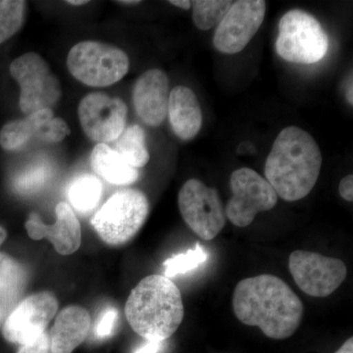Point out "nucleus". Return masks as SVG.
<instances>
[{
  "label": "nucleus",
  "instance_id": "obj_12",
  "mask_svg": "<svg viewBox=\"0 0 353 353\" xmlns=\"http://www.w3.org/2000/svg\"><path fill=\"white\" fill-rule=\"evenodd\" d=\"M58 301L50 292H39L23 299L8 315L2 327L7 341L24 345L46 332L57 314Z\"/></svg>",
  "mask_w": 353,
  "mask_h": 353
},
{
  "label": "nucleus",
  "instance_id": "obj_28",
  "mask_svg": "<svg viewBox=\"0 0 353 353\" xmlns=\"http://www.w3.org/2000/svg\"><path fill=\"white\" fill-rule=\"evenodd\" d=\"M339 192L341 196L347 201L352 202L353 201V176H345L341 181L339 185Z\"/></svg>",
  "mask_w": 353,
  "mask_h": 353
},
{
  "label": "nucleus",
  "instance_id": "obj_34",
  "mask_svg": "<svg viewBox=\"0 0 353 353\" xmlns=\"http://www.w3.org/2000/svg\"><path fill=\"white\" fill-rule=\"evenodd\" d=\"M67 3L71 4V6H83V4L88 3V0H78V1H76V0H71V1H67Z\"/></svg>",
  "mask_w": 353,
  "mask_h": 353
},
{
  "label": "nucleus",
  "instance_id": "obj_21",
  "mask_svg": "<svg viewBox=\"0 0 353 353\" xmlns=\"http://www.w3.org/2000/svg\"><path fill=\"white\" fill-rule=\"evenodd\" d=\"M102 192L101 181L92 174H83L74 179L70 185L68 199L78 212L85 214L99 205Z\"/></svg>",
  "mask_w": 353,
  "mask_h": 353
},
{
  "label": "nucleus",
  "instance_id": "obj_22",
  "mask_svg": "<svg viewBox=\"0 0 353 353\" xmlns=\"http://www.w3.org/2000/svg\"><path fill=\"white\" fill-rule=\"evenodd\" d=\"M27 283L24 267L6 252H0V301L13 303L22 294Z\"/></svg>",
  "mask_w": 353,
  "mask_h": 353
},
{
  "label": "nucleus",
  "instance_id": "obj_11",
  "mask_svg": "<svg viewBox=\"0 0 353 353\" xmlns=\"http://www.w3.org/2000/svg\"><path fill=\"white\" fill-rule=\"evenodd\" d=\"M78 115L88 138L108 145L116 141L126 129L128 108L119 97L92 92L81 101Z\"/></svg>",
  "mask_w": 353,
  "mask_h": 353
},
{
  "label": "nucleus",
  "instance_id": "obj_30",
  "mask_svg": "<svg viewBox=\"0 0 353 353\" xmlns=\"http://www.w3.org/2000/svg\"><path fill=\"white\" fill-rule=\"evenodd\" d=\"M169 3L179 7V8H182L183 10H189L192 6V2L190 1V0H171V1H169Z\"/></svg>",
  "mask_w": 353,
  "mask_h": 353
},
{
  "label": "nucleus",
  "instance_id": "obj_25",
  "mask_svg": "<svg viewBox=\"0 0 353 353\" xmlns=\"http://www.w3.org/2000/svg\"><path fill=\"white\" fill-rule=\"evenodd\" d=\"M208 259V252L201 243H197L196 248L188 250L185 253L174 255L164 262L165 277L173 278L196 269L205 263Z\"/></svg>",
  "mask_w": 353,
  "mask_h": 353
},
{
  "label": "nucleus",
  "instance_id": "obj_14",
  "mask_svg": "<svg viewBox=\"0 0 353 353\" xmlns=\"http://www.w3.org/2000/svg\"><path fill=\"white\" fill-rule=\"evenodd\" d=\"M70 132L65 120L55 117L51 109H43L4 125L0 130V146L7 152H14L22 150L34 139L58 143Z\"/></svg>",
  "mask_w": 353,
  "mask_h": 353
},
{
  "label": "nucleus",
  "instance_id": "obj_7",
  "mask_svg": "<svg viewBox=\"0 0 353 353\" xmlns=\"http://www.w3.org/2000/svg\"><path fill=\"white\" fill-rule=\"evenodd\" d=\"M9 72L20 85L19 106L26 115L43 109L52 110L61 99L59 79L38 53L27 52L16 58Z\"/></svg>",
  "mask_w": 353,
  "mask_h": 353
},
{
  "label": "nucleus",
  "instance_id": "obj_13",
  "mask_svg": "<svg viewBox=\"0 0 353 353\" xmlns=\"http://www.w3.org/2000/svg\"><path fill=\"white\" fill-rule=\"evenodd\" d=\"M266 2L240 0L234 2L221 20L213 38L214 48L224 54H236L245 50L263 24Z\"/></svg>",
  "mask_w": 353,
  "mask_h": 353
},
{
  "label": "nucleus",
  "instance_id": "obj_32",
  "mask_svg": "<svg viewBox=\"0 0 353 353\" xmlns=\"http://www.w3.org/2000/svg\"><path fill=\"white\" fill-rule=\"evenodd\" d=\"M352 85V76H350L347 83V90H345V97H347V101L350 105H353Z\"/></svg>",
  "mask_w": 353,
  "mask_h": 353
},
{
  "label": "nucleus",
  "instance_id": "obj_35",
  "mask_svg": "<svg viewBox=\"0 0 353 353\" xmlns=\"http://www.w3.org/2000/svg\"><path fill=\"white\" fill-rule=\"evenodd\" d=\"M118 3L125 4V6H136V4L141 3V1H118Z\"/></svg>",
  "mask_w": 353,
  "mask_h": 353
},
{
  "label": "nucleus",
  "instance_id": "obj_27",
  "mask_svg": "<svg viewBox=\"0 0 353 353\" xmlns=\"http://www.w3.org/2000/svg\"><path fill=\"white\" fill-rule=\"evenodd\" d=\"M17 353H51L50 334L44 332L36 340L21 345Z\"/></svg>",
  "mask_w": 353,
  "mask_h": 353
},
{
  "label": "nucleus",
  "instance_id": "obj_4",
  "mask_svg": "<svg viewBox=\"0 0 353 353\" xmlns=\"http://www.w3.org/2000/svg\"><path fill=\"white\" fill-rule=\"evenodd\" d=\"M150 202L141 190L126 189L112 194L92 217V226L106 245L129 243L145 225Z\"/></svg>",
  "mask_w": 353,
  "mask_h": 353
},
{
  "label": "nucleus",
  "instance_id": "obj_10",
  "mask_svg": "<svg viewBox=\"0 0 353 353\" xmlns=\"http://www.w3.org/2000/svg\"><path fill=\"white\" fill-rule=\"evenodd\" d=\"M289 269L299 289L313 297L331 296L347 275V266L341 259L305 250L290 255Z\"/></svg>",
  "mask_w": 353,
  "mask_h": 353
},
{
  "label": "nucleus",
  "instance_id": "obj_3",
  "mask_svg": "<svg viewBox=\"0 0 353 353\" xmlns=\"http://www.w3.org/2000/svg\"><path fill=\"white\" fill-rule=\"evenodd\" d=\"M125 314L130 326L141 338L165 341L182 324V294L170 279L157 274L148 276L132 289Z\"/></svg>",
  "mask_w": 353,
  "mask_h": 353
},
{
  "label": "nucleus",
  "instance_id": "obj_1",
  "mask_svg": "<svg viewBox=\"0 0 353 353\" xmlns=\"http://www.w3.org/2000/svg\"><path fill=\"white\" fill-rule=\"evenodd\" d=\"M233 309L246 326L273 340H285L303 322V301L282 279L263 274L243 279L234 290Z\"/></svg>",
  "mask_w": 353,
  "mask_h": 353
},
{
  "label": "nucleus",
  "instance_id": "obj_20",
  "mask_svg": "<svg viewBox=\"0 0 353 353\" xmlns=\"http://www.w3.org/2000/svg\"><path fill=\"white\" fill-rule=\"evenodd\" d=\"M113 145V150L134 168H143L150 161L145 130L139 125L127 127Z\"/></svg>",
  "mask_w": 353,
  "mask_h": 353
},
{
  "label": "nucleus",
  "instance_id": "obj_26",
  "mask_svg": "<svg viewBox=\"0 0 353 353\" xmlns=\"http://www.w3.org/2000/svg\"><path fill=\"white\" fill-rule=\"evenodd\" d=\"M118 318H119V312L113 306H109L105 310L102 311L95 324V336L99 340H105L112 336L117 326Z\"/></svg>",
  "mask_w": 353,
  "mask_h": 353
},
{
  "label": "nucleus",
  "instance_id": "obj_18",
  "mask_svg": "<svg viewBox=\"0 0 353 353\" xmlns=\"http://www.w3.org/2000/svg\"><path fill=\"white\" fill-rule=\"evenodd\" d=\"M167 115L173 132L182 141H192L201 131V104L196 94L190 88L178 85L171 90Z\"/></svg>",
  "mask_w": 353,
  "mask_h": 353
},
{
  "label": "nucleus",
  "instance_id": "obj_24",
  "mask_svg": "<svg viewBox=\"0 0 353 353\" xmlns=\"http://www.w3.org/2000/svg\"><path fill=\"white\" fill-rule=\"evenodd\" d=\"M27 2L0 0V43L13 37L24 25Z\"/></svg>",
  "mask_w": 353,
  "mask_h": 353
},
{
  "label": "nucleus",
  "instance_id": "obj_2",
  "mask_svg": "<svg viewBox=\"0 0 353 353\" xmlns=\"http://www.w3.org/2000/svg\"><path fill=\"white\" fill-rule=\"evenodd\" d=\"M322 153L314 138L299 127L278 134L265 163V176L277 196L297 201L310 194L319 178Z\"/></svg>",
  "mask_w": 353,
  "mask_h": 353
},
{
  "label": "nucleus",
  "instance_id": "obj_19",
  "mask_svg": "<svg viewBox=\"0 0 353 353\" xmlns=\"http://www.w3.org/2000/svg\"><path fill=\"white\" fill-rule=\"evenodd\" d=\"M90 161L95 173L112 185H132L139 180L138 169L128 164L112 148L105 143H97L94 146Z\"/></svg>",
  "mask_w": 353,
  "mask_h": 353
},
{
  "label": "nucleus",
  "instance_id": "obj_5",
  "mask_svg": "<svg viewBox=\"0 0 353 353\" xmlns=\"http://www.w3.org/2000/svg\"><path fill=\"white\" fill-rule=\"evenodd\" d=\"M328 50V34L312 14L294 9L281 18L276 50L285 61L317 63L326 57Z\"/></svg>",
  "mask_w": 353,
  "mask_h": 353
},
{
  "label": "nucleus",
  "instance_id": "obj_15",
  "mask_svg": "<svg viewBox=\"0 0 353 353\" xmlns=\"http://www.w3.org/2000/svg\"><path fill=\"white\" fill-rule=\"evenodd\" d=\"M57 220L54 224H46L39 214L32 212L25 223L27 233L32 240L46 239L50 241L57 252L71 255L80 248L82 243V228L67 202L61 201L55 208Z\"/></svg>",
  "mask_w": 353,
  "mask_h": 353
},
{
  "label": "nucleus",
  "instance_id": "obj_29",
  "mask_svg": "<svg viewBox=\"0 0 353 353\" xmlns=\"http://www.w3.org/2000/svg\"><path fill=\"white\" fill-rule=\"evenodd\" d=\"M163 347L164 341H146L134 350V353H159Z\"/></svg>",
  "mask_w": 353,
  "mask_h": 353
},
{
  "label": "nucleus",
  "instance_id": "obj_36",
  "mask_svg": "<svg viewBox=\"0 0 353 353\" xmlns=\"http://www.w3.org/2000/svg\"><path fill=\"white\" fill-rule=\"evenodd\" d=\"M4 313L2 311V308L0 307V326H1L2 322H3Z\"/></svg>",
  "mask_w": 353,
  "mask_h": 353
},
{
  "label": "nucleus",
  "instance_id": "obj_31",
  "mask_svg": "<svg viewBox=\"0 0 353 353\" xmlns=\"http://www.w3.org/2000/svg\"><path fill=\"white\" fill-rule=\"evenodd\" d=\"M336 353H353V338H350Z\"/></svg>",
  "mask_w": 353,
  "mask_h": 353
},
{
  "label": "nucleus",
  "instance_id": "obj_9",
  "mask_svg": "<svg viewBox=\"0 0 353 353\" xmlns=\"http://www.w3.org/2000/svg\"><path fill=\"white\" fill-rule=\"evenodd\" d=\"M230 185L233 196L225 213L234 226H250L259 213L271 210L277 204L278 196L270 183L252 169L234 171Z\"/></svg>",
  "mask_w": 353,
  "mask_h": 353
},
{
  "label": "nucleus",
  "instance_id": "obj_16",
  "mask_svg": "<svg viewBox=\"0 0 353 353\" xmlns=\"http://www.w3.org/2000/svg\"><path fill=\"white\" fill-rule=\"evenodd\" d=\"M169 79L164 71L150 69L141 75L132 90L134 110L145 124L157 127L168 112Z\"/></svg>",
  "mask_w": 353,
  "mask_h": 353
},
{
  "label": "nucleus",
  "instance_id": "obj_33",
  "mask_svg": "<svg viewBox=\"0 0 353 353\" xmlns=\"http://www.w3.org/2000/svg\"><path fill=\"white\" fill-rule=\"evenodd\" d=\"M7 238V231L3 227L0 226V245L6 241Z\"/></svg>",
  "mask_w": 353,
  "mask_h": 353
},
{
  "label": "nucleus",
  "instance_id": "obj_6",
  "mask_svg": "<svg viewBox=\"0 0 353 353\" xmlns=\"http://www.w3.org/2000/svg\"><path fill=\"white\" fill-rule=\"evenodd\" d=\"M71 75L92 88H104L122 80L129 71L126 53L111 44L85 41L75 44L67 57Z\"/></svg>",
  "mask_w": 353,
  "mask_h": 353
},
{
  "label": "nucleus",
  "instance_id": "obj_23",
  "mask_svg": "<svg viewBox=\"0 0 353 353\" xmlns=\"http://www.w3.org/2000/svg\"><path fill=\"white\" fill-rule=\"evenodd\" d=\"M233 2L229 0H196L192 2V20L201 31L218 26Z\"/></svg>",
  "mask_w": 353,
  "mask_h": 353
},
{
  "label": "nucleus",
  "instance_id": "obj_17",
  "mask_svg": "<svg viewBox=\"0 0 353 353\" xmlns=\"http://www.w3.org/2000/svg\"><path fill=\"white\" fill-rule=\"evenodd\" d=\"M90 312L79 305L62 309L50 330L51 353H72L82 345L90 332Z\"/></svg>",
  "mask_w": 353,
  "mask_h": 353
},
{
  "label": "nucleus",
  "instance_id": "obj_8",
  "mask_svg": "<svg viewBox=\"0 0 353 353\" xmlns=\"http://www.w3.org/2000/svg\"><path fill=\"white\" fill-rule=\"evenodd\" d=\"M185 224L203 241H212L226 225V213L219 194L197 179L183 183L178 196Z\"/></svg>",
  "mask_w": 353,
  "mask_h": 353
}]
</instances>
